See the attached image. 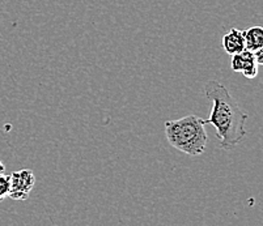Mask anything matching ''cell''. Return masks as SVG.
Wrapping results in <instances>:
<instances>
[{
	"label": "cell",
	"instance_id": "1",
	"mask_svg": "<svg viewBox=\"0 0 263 226\" xmlns=\"http://www.w3.org/2000/svg\"><path fill=\"white\" fill-rule=\"evenodd\" d=\"M204 94L212 102L211 114L204 125L215 127L220 148L224 151L236 148L246 136L245 126L249 115L241 110L228 88L216 80H210L205 84Z\"/></svg>",
	"mask_w": 263,
	"mask_h": 226
},
{
	"label": "cell",
	"instance_id": "2",
	"mask_svg": "<svg viewBox=\"0 0 263 226\" xmlns=\"http://www.w3.org/2000/svg\"><path fill=\"white\" fill-rule=\"evenodd\" d=\"M165 136L174 149L191 157L204 153L209 141L204 120L197 115L165 122Z\"/></svg>",
	"mask_w": 263,
	"mask_h": 226
},
{
	"label": "cell",
	"instance_id": "3",
	"mask_svg": "<svg viewBox=\"0 0 263 226\" xmlns=\"http://www.w3.org/2000/svg\"><path fill=\"white\" fill-rule=\"evenodd\" d=\"M35 184V175L29 169L15 171L11 174V190L8 197L12 200H26Z\"/></svg>",
	"mask_w": 263,
	"mask_h": 226
},
{
	"label": "cell",
	"instance_id": "4",
	"mask_svg": "<svg viewBox=\"0 0 263 226\" xmlns=\"http://www.w3.org/2000/svg\"><path fill=\"white\" fill-rule=\"evenodd\" d=\"M231 68L234 72L242 73L246 78H255L258 75V64L255 61L254 54L248 50L232 55Z\"/></svg>",
	"mask_w": 263,
	"mask_h": 226
},
{
	"label": "cell",
	"instance_id": "5",
	"mask_svg": "<svg viewBox=\"0 0 263 226\" xmlns=\"http://www.w3.org/2000/svg\"><path fill=\"white\" fill-rule=\"evenodd\" d=\"M221 45L223 49L226 50L227 54L229 55H234L238 52L245 50V38H243L242 30H238L236 28H232L228 33L221 39Z\"/></svg>",
	"mask_w": 263,
	"mask_h": 226
},
{
	"label": "cell",
	"instance_id": "6",
	"mask_svg": "<svg viewBox=\"0 0 263 226\" xmlns=\"http://www.w3.org/2000/svg\"><path fill=\"white\" fill-rule=\"evenodd\" d=\"M245 38V50L250 52H255L263 49V29L260 26H253L243 30Z\"/></svg>",
	"mask_w": 263,
	"mask_h": 226
},
{
	"label": "cell",
	"instance_id": "7",
	"mask_svg": "<svg viewBox=\"0 0 263 226\" xmlns=\"http://www.w3.org/2000/svg\"><path fill=\"white\" fill-rule=\"evenodd\" d=\"M11 190V175H0V201L8 197Z\"/></svg>",
	"mask_w": 263,
	"mask_h": 226
},
{
	"label": "cell",
	"instance_id": "8",
	"mask_svg": "<svg viewBox=\"0 0 263 226\" xmlns=\"http://www.w3.org/2000/svg\"><path fill=\"white\" fill-rule=\"evenodd\" d=\"M253 54H254L255 61H257L258 66H260V64H263V49L258 50V51L253 52Z\"/></svg>",
	"mask_w": 263,
	"mask_h": 226
},
{
	"label": "cell",
	"instance_id": "9",
	"mask_svg": "<svg viewBox=\"0 0 263 226\" xmlns=\"http://www.w3.org/2000/svg\"><path fill=\"white\" fill-rule=\"evenodd\" d=\"M6 173V165H4L3 162H2V159H0V175L4 174Z\"/></svg>",
	"mask_w": 263,
	"mask_h": 226
}]
</instances>
